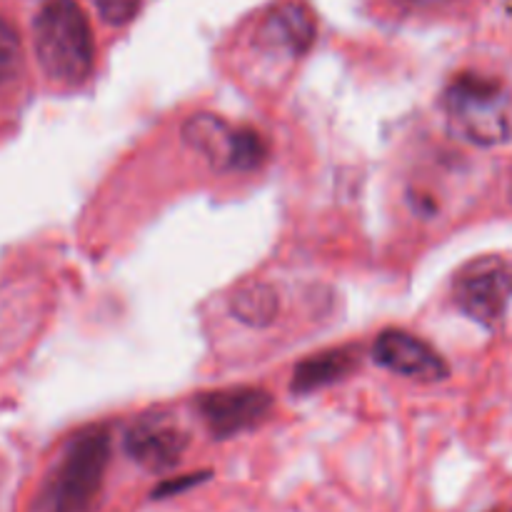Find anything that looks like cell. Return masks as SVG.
<instances>
[{
  "instance_id": "277c9868",
  "label": "cell",
  "mask_w": 512,
  "mask_h": 512,
  "mask_svg": "<svg viewBox=\"0 0 512 512\" xmlns=\"http://www.w3.org/2000/svg\"><path fill=\"white\" fill-rule=\"evenodd\" d=\"M453 298L470 320L495 330L512 305V263L503 255H480L470 260L455 275Z\"/></svg>"
},
{
  "instance_id": "8992f818",
  "label": "cell",
  "mask_w": 512,
  "mask_h": 512,
  "mask_svg": "<svg viewBox=\"0 0 512 512\" xmlns=\"http://www.w3.org/2000/svg\"><path fill=\"white\" fill-rule=\"evenodd\" d=\"M190 445V435L173 415L150 413L135 420L128 428L123 448L128 458L143 465L150 473H165L183 460Z\"/></svg>"
},
{
  "instance_id": "6da1fadb",
  "label": "cell",
  "mask_w": 512,
  "mask_h": 512,
  "mask_svg": "<svg viewBox=\"0 0 512 512\" xmlns=\"http://www.w3.org/2000/svg\"><path fill=\"white\" fill-rule=\"evenodd\" d=\"M40 68L60 85H83L95 68V40L88 15L75 0H45L33 20Z\"/></svg>"
},
{
  "instance_id": "4fadbf2b",
  "label": "cell",
  "mask_w": 512,
  "mask_h": 512,
  "mask_svg": "<svg viewBox=\"0 0 512 512\" xmlns=\"http://www.w3.org/2000/svg\"><path fill=\"white\" fill-rule=\"evenodd\" d=\"M23 65V43L10 20L0 15V88L15 80Z\"/></svg>"
},
{
  "instance_id": "8fae6325",
  "label": "cell",
  "mask_w": 512,
  "mask_h": 512,
  "mask_svg": "<svg viewBox=\"0 0 512 512\" xmlns=\"http://www.w3.org/2000/svg\"><path fill=\"white\" fill-rule=\"evenodd\" d=\"M230 310L240 323L250 328H268L275 323L280 310V298L273 285L268 283H250L245 288L235 290L230 300Z\"/></svg>"
},
{
  "instance_id": "5b68a950",
  "label": "cell",
  "mask_w": 512,
  "mask_h": 512,
  "mask_svg": "<svg viewBox=\"0 0 512 512\" xmlns=\"http://www.w3.org/2000/svg\"><path fill=\"white\" fill-rule=\"evenodd\" d=\"M273 410V398L263 388H220L198 398V413L215 440H228L258 428Z\"/></svg>"
},
{
  "instance_id": "2e32d148",
  "label": "cell",
  "mask_w": 512,
  "mask_h": 512,
  "mask_svg": "<svg viewBox=\"0 0 512 512\" xmlns=\"http://www.w3.org/2000/svg\"><path fill=\"white\" fill-rule=\"evenodd\" d=\"M393 3L403 5V8L408 10H438L445 8L448 3H453V0H393Z\"/></svg>"
},
{
  "instance_id": "e0dca14e",
  "label": "cell",
  "mask_w": 512,
  "mask_h": 512,
  "mask_svg": "<svg viewBox=\"0 0 512 512\" xmlns=\"http://www.w3.org/2000/svg\"><path fill=\"white\" fill-rule=\"evenodd\" d=\"M510 203H512V183H510Z\"/></svg>"
},
{
  "instance_id": "9c48e42d",
  "label": "cell",
  "mask_w": 512,
  "mask_h": 512,
  "mask_svg": "<svg viewBox=\"0 0 512 512\" xmlns=\"http://www.w3.org/2000/svg\"><path fill=\"white\" fill-rule=\"evenodd\" d=\"M183 140L190 150L203 155L208 165L218 173L233 170L235 140L238 128L213 113H198L183 123Z\"/></svg>"
},
{
  "instance_id": "30bf717a",
  "label": "cell",
  "mask_w": 512,
  "mask_h": 512,
  "mask_svg": "<svg viewBox=\"0 0 512 512\" xmlns=\"http://www.w3.org/2000/svg\"><path fill=\"white\" fill-rule=\"evenodd\" d=\"M360 365V348L355 345H340V348L320 350V353L310 355V358L300 360L293 370V380H290V390L298 395L315 393L328 385L340 383L348 375L355 373Z\"/></svg>"
},
{
  "instance_id": "3957f363",
  "label": "cell",
  "mask_w": 512,
  "mask_h": 512,
  "mask_svg": "<svg viewBox=\"0 0 512 512\" xmlns=\"http://www.w3.org/2000/svg\"><path fill=\"white\" fill-rule=\"evenodd\" d=\"M450 128L468 143L495 148L512 140V93L498 78L460 73L443 93Z\"/></svg>"
},
{
  "instance_id": "ba28073f",
  "label": "cell",
  "mask_w": 512,
  "mask_h": 512,
  "mask_svg": "<svg viewBox=\"0 0 512 512\" xmlns=\"http://www.w3.org/2000/svg\"><path fill=\"white\" fill-rule=\"evenodd\" d=\"M315 18L310 13L308 5L290 0V3H280L268 13L258 30V40L270 50H283V53L305 55L315 43Z\"/></svg>"
},
{
  "instance_id": "52a82bcc",
  "label": "cell",
  "mask_w": 512,
  "mask_h": 512,
  "mask_svg": "<svg viewBox=\"0 0 512 512\" xmlns=\"http://www.w3.org/2000/svg\"><path fill=\"white\" fill-rule=\"evenodd\" d=\"M373 358L380 368L420 383H440L450 375L443 355L408 330H383L373 345Z\"/></svg>"
},
{
  "instance_id": "9a60e30c",
  "label": "cell",
  "mask_w": 512,
  "mask_h": 512,
  "mask_svg": "<svg viewBox=\"0 0 512 512\" xmlns=\"http://www.w3.org/2000/svg\"><path fill=\"white\" fill-rule=\"evenodd\" d=\"M208 478H210V473L208 470H203V473H190V475H183V478L165 480V483H160L158 488L153 490V500L173 498V495H180V493H185V490L195 488V485L205 483Z\"/></svg>"
},
{
  "instance_id": "7a4b0ae2",
  "label": "cell",
  "mask_w": 512,
  "mask_h": 512,
  "mask_svg": "<svg viewBox=\"0 0 512 512\" xmlns=\"http://www.w3.org/2000/svg\"><path fill=\"white\" fill-rule=\"evenodd\" d=\"M110 463L108 428H88L65 445L58 465L35 500V512H90Z\"/></svg>"
},
{
  "instance_id": "7c38bea8",
  "label": "cell",
  "mask_w": 512,
  "mask_h": 512,
  "mask_svg": "<svg viewBox=\"0 0 512 512\" xmlns=\"http://www.w3.org/2000/svg\"><path fill=\"white\" fill-rule=\"evenodd\" d=\"M270 145L263 138V133L253 128H238V140H235V153H233V170L238 173H250L258 170L260 165L268 160Z\"/></svg>"
},
{
  "instance_id": "5bb4252c",
  "label": "cell",
  "mask_w": 512,
  "mask_h": 512,
  "mask_svg": "<svg viewBox=\"0 0 512 512\" xmlns=\"http://www.w3.org/2000/svg\"><path fill=\"white\" fill-rule=\"evenodd\" d=\"M140 3H143V0H95L100 18L110 25L130 23V20L138 15Z\"/></svg>"
}]
</instances>
